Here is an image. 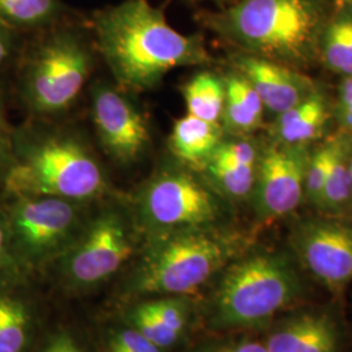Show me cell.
Wrapping results in <instances>:
<instances>
[{
  "label": "cell",
  "mask_w": 352,
  "mask_h": 352,
  "mask_svg": "<svg viewBox=\"0 0 352 352\" xmlns=\"http://www.w3.org/2000/svg\"><path fill=\"white\" fill-rule=\"evenodd\" d=\"M88 25L115 85L126 93L153 90L176 68L213 62L201 34L177 32L164 7L151 0H122L97 10Z\"/></svg>",
  "instance_id": "obj_1"
},
{
  "label": "cell",
  "mask_w": 352,
  "mask_h": 352,
  "mask_svg": "<svg viewBox=\"0 0 352 352\" xmlns=\"http://www.w3.org/2000/svg\"><path fill=\"white\" fill-rule=\"evenodd\" d=\"M330 11L322 0H238L200 10L196 20L234 51L302 71L317 60Z\"/></svg>",
  "instance_id": "obj_2"
},
{
  "label": "cell",
  "mask_w": 352,
  "mask_h": 352,
  "mask_svg": "<svg viewBox=\"0 0 352 352\" xmlns=\"http://www.w3.org/2000/svg\"><path fill=\"white\" fill-rule=\"evenodd\" d=\"M6 196H50L93 204L111 193L106 170L78 135L64 129H26L12 139L0 177Z\"/></svg>",
  "instance_id": "obj_3"
},
{
  "label": "cell",
  "mask_w": 352,
  "mask_h": 352,
  "mask_svg": "<svg viewBox=\"0 0 352 352\" xmlns=\"http://www.w3.org/2000/svg\"><path fill=\"white\" fill-rule=\"evenodd\" d=\"M241 239L218 226L145 238L128 292L136 296H186L239 257Z\"/></svg>",
  "instance_id": "obj_4"
},
{
  "label": "cell",
  "mask_w": 352,
  "mask_h": 352,
  "mask_svg": "<svg viewBox=\"0 0 352 352\" xmlns=\"http://www.w3.org/2000/svg\"><path fill=\"white\" fill-rule=\"evenodd\" d=\"M93 47L88 21L81 16L39 32L21 77L28 109L39 118L69 111L93 72Z\"/></svg>",
  "instance_id": "obj_5"
},
{
  "label": "cell",
  "mask_w": 352,
  "mask_h": 352,
  "mask_svg": "<svg viewBox=\"0 0 352 352\" xmlns=\"http://www.w3.org/2000/svg\"><path fill=\"white\" fill-rule=\"evenodd\" d=\"M300 292L299 273L286 254L256 252L238 257L221 272L210 322L222 329L263 327Z\"/></svg>",
  "instance_id": "obj_6"
},
{
  "label": "cell",
  "mask_w": 352,
  "mask_h": 352,
  "mask_svg": "<svg viewBox=\"0 0 352 352\" xmlns=\"http://www.w3.org/2000/svg\"><path fill=\"white\" fill-rule=\"evenodd\" d=\"M225 200L200 173L177 164H162L135 195L132 210L144 238L173 231L218 226Z\"/></svg>",
  "instance_id": "obj_7"
},
{
  "label": "cell",
  "mask_w": 352,
  "mask_h": 352,
  "mask_svg": "<svg viewBox=\"0 0 352 352\" xmlns=\"http://www.w3.org/2000/svg\"><path fill=\"white\" fill-rule=\"evenodd\" d=\"M1 205L13 260L25 276L56 263L90 214V204L50 196H6Z\"/></svg>",
  "instance_id": "obj_8"
},
{
  "label": "cell",
  "mask_w": 352,
  "mask_h": 352,
  "mask_svg": "<svg viewBox=\"0 0 352 352\" xmlns=\"http://www.w3.org/2000/svg\"><path fill=\"white\" fill-rule=\"evenodd\" d=\"M140 236L132 208L106 202L89 214L78 236L56 261L64 283L78 291L109 280L138 252Z\"/></svg>",
  "instance_id": "obj_9"
},
{
  "label": "cell",
  "mask_w": 352,
  "mask_h": 352,
  "mask_svg": "<svg viewBox=\"0 0 352 352\" xmlns=\"http://www.w3.org/2000/svg\"><path fill=\"white\" fill-rule=\"evenodd\" d=\"M90 110L102 149L116 164H136L148 153L151 126L126 91L97 82L91 88Z\"/></svg>",
  "instance_id": "obj_10"
},
{
  "label": "cell",
  "mask_w": 352,
  "mask_h": 352,
  "mask_svg": "<svg viewBox=\"0 0 352 352\" xmlns=\"http://www.w3.org/2000/svg\"><path fill=\"white\" fill-rule=\"evenodd\" d=\"M311 146L263 145L252 204L260 219L272 221L295 212L304 201V183Z\"/></svg>",
  "instance_id": "obj_11"
},
{
  "label": "cell",
  "mask_w": 352,
  "mask_h": 352,
  "mask_svg": "<svg viewBox=\"0 0 352 352\" xmlns=\"http://www.w3.org/2000/svg\"><path fill=\"white\" fill-rule=\"evenodd\" d=\"M291 245L302 264L330 291L352 280V225L338 217L308 218L292 231Z\"/></svg>",
  "instance_id": "obj_12"
},
{
  "label": "cell",
  "mask_w": 352,
  "mask_h": 352,
  "mask_svg": "<svg viewBox=\"0 0 352 352\" xmlns=\"http://www.w3.org/2000/svg\"><path fill=\"white\" fill-rule=\"evenodd\" d=\"M230 68L239 72L256 90L266 113L273 118L312 94L318 85L300 69L260 56L232 51Z\"/></svg>",
  "instance_id": "obj_13"
},
{
  "label": "cell",
  "mask_w": 352,
  "mask_h": 352,
  "mask_svg": "<svg viewBox=\"0 0 352 352\" xmlns=\"http://www.w3.org/2000/svg\"><path fill=\"white\" fill-rule=\"evenodd\" d=\"M263 145L251 136H225L200 174L225 200L251 199Z\"/></svg>",
  "instance_id": "obj_14"
},
{
  "label": "cell",
  "mask_w": 352,
  "mask_h": 352,
  "mask_svg": "<svg viewBox=\"0 0 352 352\" xmlns=\"http://www.w3.org/2000/svg\"><path fill=\"white\" fill-rule=\"evenodd\" d=\"M333 120V102L322 89H316L305 100L274 118L269 140L282 145L311 146L327 138Z\"/></svg>",
  "instance_id": "obj_15"
},
{
  "label": "cell",
  "mask_w": 352,
  "mask_h": 352,
  "mask_svg": "<svg viewBox=\"0 0 352 352\" xmlns=\"http://www.w3.org/2000/svg\"><path fill=\"white\" fill-rule=\"evenodd\" d=\"M23 273L0 277V352H29L36 334V312L26 296Z\"/></svg>",
  "instance_id": "obj_16"
},
{
  "label": "cell",
  "mask_w": 352,
  "mask_h": 352,
  "mask_svg": "<svg viewBox=\"0 0 352 352\" xmlns=\"http://www.w3.org/2000/svg\"><path fill=\"white\" fill-rule=\"evenodd\" d=\"M340 334L336 322L322 314L296 316L269 337L267 352H337Z\"/></svg>",
  "instance_id": "obj_17"
},
{
  "label": "cell",
  "mask_w": 352,
  "mask_h": 352,
  "mask_svg": "<svg viewBox=\"0 0 352 352\" xmlns=\"http://www.w3.org/2000/svg\"><path fill=\"white\" fill-rule=\"evenodd\" d=\"M225 136L221 124L187 113L174 122L167 145L175 162L200 173Z\"/></svg>",
  "instance_id": "obj_18"
},
{
  "label": "cell",
  "mask_w": 352,
  "mask_h": 352,
  "mask_svg": "<svg viewBox=\"0 0 352 352\" xmlns=\"http://www.w3.org/2000/svg\"><path fill=\"white\" fill-rule=\"evenodd\" d=\"M226 97L221 126L226 136H251L264 124V103L251 84L230 68L223 75Z\"/></svg>",
  "instance_id": "obj_19"
},
{
  "label": "cell",
  "mask_w": 352,
  "mask_h": 352,
  "mask_svg": "<svg viewBox=\"0 0 352 352\" xmlns=\"http://www.w3.org/2000/svg\"><path fill=\"white\" fill-rule=\"evenodd\" d=\"M317 60L336 75L352 76V4L329 13L318 39Z\"/></svg>",
  "instance_id": "obj_20"
},
{
  "label": "cell",
  "mask_w": 352,
  "mask_h": 352,
  "mask_svg": "<svg viewBox=\"0 0 352 352\" xmlns=\"http://www.w3.org/2000/svg\"><path fill=\"white\" fill-rule=\"evenodd\" d=\"M78 14L63 0H0V21L14 32H43Z\"/></svg>",
  "instance_id": "obj_21"
},
{
  "label": "cell",
  "mask_w": 352,
  "mask_h": 352,
  "mask_svg": "<svg viewBox=\"0 0 352 352\" xmlns=\"http://www.w3.org/2000/svg\"><path fill=\"white\" fill-rule=\"evenodd\" d=\"M329 138L331 142V154L318 210L330 217H338L352 209L349 133L338 131Z\"/></svg>",
  "instance_id": "obj_22"
},
{
  "label": "cell",
  "mask_w": 352,
  "mask_h": 352,
  "mask_svg": "<svg viewBox=\"0 0 352 352\" xmlns=\"http://www.w3.org/2000/svg\"><path fill=\"white\" fill-rule=\"evenodd\" d=\"M182 93L187 113L221 124L226 97L223 75L209 69L200 71L184 82Z\"/></svg>",
  "instance_id": "obj_23"
},
{
  "label": "cell",
  "mask_w": 352,
  "mask_h": 352,
  "mask_svg": "<svg viewBox=\"0 0 352 352\" xmlns=\"http://www.w3.org/2000/svg\"><path fill=\"white\" fill-rule=\"evenodd\" d=\"M331 154V142L327 136L321 144L312 148L309 161L305 171V183H304V201L309 204L312 208L318 210L322 190L325 186L327 168Z\"/></svg>",
  "instance_id": "obj_24"
},
{
  "label": "cell",
  "mask_w": 352,
  "mask_h": 352,
  "mask_svg": "<svg viewBox=\"0 0 352 352\" xmlns=\"http://www.w3.org/2000/svg\"><path fill=\"white\" fill-rule=\"evenodd\" d=\"M146 304L168 331L177 340L184 336L190 321L192 307L186 296H157Z\"/></svg>",
  "instance_id": "obj_25"
},
{
  "label": "cell",
  "mask_w": 352,
  "mask_h": 352,
  "mask_svg": "<svg viewBox=\"0 0 352 352\" xmlns=\"http://www.w3.org/2000/svg\"><path fill=\"white\" fill-rule=\"evenodd\" d=\"M126 324L135 327L140 334L164 351L175 346L179 342L175 336L162 325L158 317L153 314L146 302H140L128 312Z\"/></svg>",
  "instance_id": "obj_26"
},
{
  "label": "cell",
  "mask_w": 352,
  "mask_h": 352,
  "mask_svg": "<svg viewBox=\"0 0 352 352\" xmlns=\"http://www.w3.org/2000/svg\"><path fill=\"white\" fill-rule=\"evenodd\" d=\"M104 352H164L146 340L135 327L124 324L110 330L104 340Z\"/></svg>",
  "instance_id": "obj_27"
},
{
  "label": "cell",
  "mask_w": 352,
  "mask_h": 352,
  "mask_svg": "<svg viewBox=\"0 0 352 352\" xmlns=\"http://www.w3.org/2000/svg\"><path fill=\"white\" fill-rule=\"evenodd\" d=\"M333 120L338 131L352 133V76L342 77L333 102Z\"/></svg>",
  "instance_id": "obj_28"
},
{
  "label": "cell",
  "mask_w": 352,
  "mask_h": 352,
  "mask_svg": "<svg viewBox=\"0 0 352 352\" xmlns=\"http://www.w3.org/2000/svg\"><path fill=\"white\" fill-rule=\"evenodd\" d=\"M13 273H21V272L17 269L16 263L13 260L7 219H6V214L3 210V205L0 201V277L7 276V274H13Z\"/></svg>",
  "instance_id": "obj_29"
},
{
  "label": "cell",
  "mask_w": 352,
  "mask_h": 352,
  "mask_svg": "<svg viewBox=\"0 0 352 352\" xmlns=\"http://www.w3.org/2000/svg\"><path fill=\"white\" fill-rule=\"evenodd\" d=\"M201 352H267V349L265 343H261L258 340L244 338L217 343Z\"/></svg>",
  "instance_id": "obj_30"
},
{
  "label": "cell",
  "mask_w": 352,
  "mask_h": 352,
  "mask_svg": "<svg viewBox=\"0 0 352 352\" xmlns=\"http://www.w3.org/2000/svg\"><path fill=\"white\" fill-rule=\"evenodd\" d=\"M12 139L13 135L8 129L4 107H3V103L0 100V177L4 174L7 166L10 164V160H11Z\"/></svg>",
  "instance_id": "obj_31"
},
{
  "label": "cell",
  "mask_w": 352,
  "mask_h": 352,
  "mask_svg": "<svg viewBox=\"0 0 352 352\" xmlns=\"http://www.w3.org/2000/svg\"><path fill=\"white\" fill-rule=\"evenodd\" d=\"M42 352H84L77 340L68 333L55 334Z\"/></svg>",
  "instance_id": "obj_32"
},
{
  "label": "cell",
  "mask_w": 352,
  "mask_h": 352,
  "mask_svg": "<svg viewBox=\"0 0 352 352\" xmlns=\"http://www.w3.org/2000/svg\"><path fill=\"white\" fill-rule=\"evenodd\" d=\"M16 33L17 32L0 21V65H3L12 56Z\"/></svg>",
  "instance_id": "obj_33"
},
{
  "label": "cell",
  "mask_w": 352,
  "mask_h": 352,
  "mask_svg": "<svg viewBox=\"0 0 352 352\" xmlns=\"http://www.w3.org/2000/svg\"><path fill=\"white\" fill-rule=\"evenodd\" d=\"M186 1L189 3V4H192V6H199V4H202V3H213V4L217 6V8H222V7L230 6V4H232V3H235L238 0H186Z\"/></svg>",
  "instance_id": "obj_34"
},
{
  "label": "cell",
  "mask_w": 352,
  "mask_h": 352,
  "mask_svg": "<svg viewBox=\"0 0 352 352\" xmlns=\"http://www.w3.org/2000/svg\"><path fill=\"white\" fill-rule=\"evenodd\" d=\"M327 7L333 8H338L342 6H347V4H352V0H322Z\"/></svg>",
  "instance_id": "obj_35"
},
{
  "label": "cell",
  "mask_w": 352,
  "mask_h": 352,
  "mask_svg": "<svg viewBox=\"0 0 352 352\" xmlns=\"http://www.w3.org/2000/svg\"><path fill=\"white\" fill-rule=\"evenodd\" d=\"M349 161H350V171L352 177V133H349Z\"/></svg>",
  "instance_id": "obj_36"
}]
</instances>
